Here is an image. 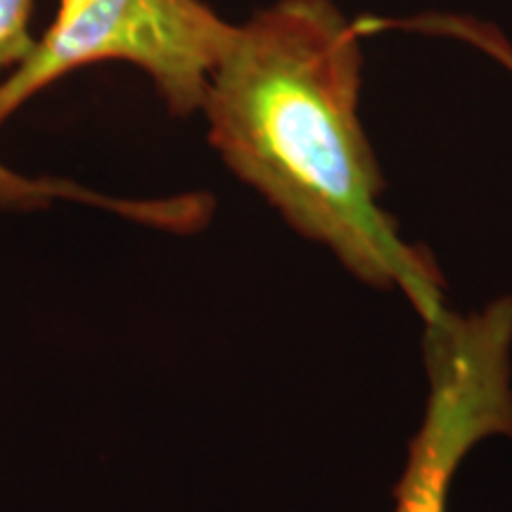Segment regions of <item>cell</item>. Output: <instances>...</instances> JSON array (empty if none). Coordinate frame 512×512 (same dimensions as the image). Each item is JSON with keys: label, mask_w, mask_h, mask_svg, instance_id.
<instances>
[{"label": "cell", "mask_w": 512, "mask_h": 512, "mask_svg": "<svg viewBox=\"0 0 512 512\" xmlns=\"http://www.w3.org/2000/svg\"><path fill=\"white\" fill-rule=\"evenodd\" d=\"M475 46L482 50V53L494 57L496 62H501L503 67L512 74V46L505 41L503 34H498L494 27H484L479 31L475 38Z\"/></svg>", "instance_id": "cell-6"}, {"label": "cell", "mask_w": 512, "mask_h": 512, "mask_svg": "<svg viewBox=\"0 0 512 512\" xmlns=\"http://www.w3.org/2000/svg\"><path fill=\"white\" fill-rule=\"evenodd\" d=\"M233 31L202 0H60L29 60L0 81V126L67 74L102 62L140 69L166 110L192 117Z\"/></svg>", "instance_id": "cell-2"}, {"label": "cell", "mask_w": 512, "mask_h": 512, "mask_svg": "<svg viewBox=\"0 0 512 512\" xmlns=\"http://www.w3.org/2000/svg\"><path fill=\"white\" fill-rule=\"evenodd\" d=\"M425 328L430 396L394 486V512H448L467 453L496 434L512 437V297Z\"/></svg>", "instance_id": "cell-3"}, {"label": "cell", "mask_w": 512, "mask_h": 512, "mask_svg": "<svg viewBox=\"0 0 512 512\" xmlns=\"http://www.w3.org/2000/svg\"><path fill=\"white\" fill-rule=\"evenodd\" d=\"M363 29L332 0H275L235 24L200 112L223 164L299 235L377 290L406 294L425 325L444 283L382 209L384 178L363 131Z\"/></svg>", "instance_id": "cell-1"}, {"label": "cell", "mask_w": 512, "mask_h": 512, "mask_svg": "<svg viewBox=\"0 0 512 512\" xmlns=\"http://www.w3.org/2000/svg\"><path fill=\"white\" fill-rule=\"evenodd\" d=\"M34 0H0V81L29 60L38 38L31 36Z\"/></svg>", "instance_id": "cell-5"}, {"label": "cell", "mask_w": 512, "mask_h": 512, "mask_svg": "<svg viewBox=\"0 0 512 512\" xmlns=\"http://www.w3.org/2000/svg\"><path fill=\"white\" fill-rule=\"evenodd\" d=\"M60 200L95 204V207L114 211V214L145 223V226H159L169 230H183L190 221L188 197H174V200H124V197L93 192L83 188V185L64 181V178H31L0 162V207L3 209L38 211L48 209L50 204Z\"/></svg>", "instance_id": "cell-4"}]
</instances>
